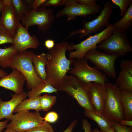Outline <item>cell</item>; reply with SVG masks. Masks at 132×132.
<instances>
[{"label": "cell", "mask_w": 132, "mask_h": 132, "mask_svg": "<svg viewBox=\"0 0 132 132\" xmlns=\"http://www.w3.org/2000/svg\"><path fill=\"white\" fill-rule=\"evenodd\" d=\"M83 129L84 132H91V126L90 123L85 119H83L82 122Z\"/></svg>", "instance_id": "d590c367"}, {"label": "cell", "mask_w": 132, "mask_h": 132, "mask_svg": "<svg viewBox=\"0 0 132 132\" xmlns=\"http://www.w3.org/2000/svg\"><path fill=\"white\" fill-rule=\"evenodd\" d=\"M44 44L46 48L50 50L55 45V41L51 39H47L45 41Z\"/></svg>", "instance_id": "74e56055"}, {"label": "cell", "mask_w": 132, "mask_h": 132, "mask_svg": "<svg viewBox=\"0 0 132 132\" xmlns=\"http://www.w3.org/2000/svg\"><path fill=\"white\" fill-rule=\"evenodd\" d=\"M113 11V6L111 1L104 4L103 9L94 19L89 21H84L81 29L70 32L68 37L79 34L81 38L90 33H96L106 27L109 24V21Z\"/></svg>", "instance_id": "52a82bcc"}, {"label": "cell", "mask_w": 132, "mask_h": 132, "mask_svg": "<svg viewBox=\"0 0 132 132\" xmlns=\"http://www.w3.org/2000/svg\"><path fill=\"white\" fill-rule=\"evenodd\" d=\"M33 0H23L28 7L30 11L32 10V6Z\"/></svg>", "instance_id": "b9f144b4"}, {"label": "cell", "mask_w": 132, "mask_h": 132, "mask_svg": "<svg viewBox=\"0 0 132 132\" xmlns=\"http://www.w3.org/2000/svg\"><path fill=\"white\" fill-rule=\"evenodd\" d=\"M78 3L85 6H90L96 4V0H75Z\"/></svg>", "instance_id": "e575fe53"}, {"label": "cell", "mask_w": 132, "mask_h": 132, "mask_svg": "<svg viewBox=\"0 0 132 132\" xmlns=\"http://www.w3.org/2000/svg\"><path fill=\"white\" fill-rule=\"evenodd\" d=\"M34 54L32 51L18 52L9 67L18 70L23 75L26 79L27 88L31 90L43 80L35 72L33 62Z\"/></svg>", "instance_id": "277c9868"}, {"label": "cell", "mask_w": 132, "mask_h": 132, "mask_svg": "<svg viewBox=\"0 0 132 132\" xmlns=\"http://www.w3.org/2000/svg\"><path fill=\"white\" fill-rule=\"evenodd\" d=\"M42 124L33 128L25 132H54L50 123L44 121Z\"/></svg>", "instance_id": "f546056e"}, {"label": "cell", "mask_w": 132, "mask_h": 132, "mask_svg": "<svg viewBox=\"0 0 132 132\" xmlns=\"http://www.w3.org/2000/svg\"><path fill=\"white\" fill-rule=\"evenodd\" d=\"M11 1L18 19L21 21L30 11L23 0H11Z\"/></svg>", "instance_id": "4316f807"}, {"label": "cell", "mask_w": 132, "mask_h": 132, "mask_svg": "<svg viewBox=\"0 0 132 132\" xmlns=\"http://www.w3.org/2000/svg\"><path fill=\"white\" fill-rule=\"evenodd\" d=\"M101 131L102 132H116L113 127L108 129Z\"/></svg>", "instance_id": "f6af8a7d"}, {"label": "cell", "mask_w": 132, "mask_h": 132, "mask_svg": "<svg viewBox=\"0 0 132 132\" xmlns=\"http://www.w3.org/2000/svg\"><path fill=\"white\" fill-rule=\"evenodd\" d=\"M9 121L7 120L3 121H0V132L2 131L3 129L6 127Z\"/></svg>", "instance_id": "60d3db41"}, {"label": "cell", "mask_w": 132, "mask_h": 132, "mask_svg": "<svg viewBox=\"0 0 132 132\" xmlns=\"http://www.w3.org/2000/svg\"><path fill=\"white\" fill-rule=\"evenodd\" d=\"M91 83H84L74 76L66 75L63 80L59 91H64L74 98L85 110L94 111L90 99Z\"/></svg>", "instance_id": "7a4b0ae2"}, {"label": "cell", "mask_w": 132, "mask_h": 132, "mask_svg": "<svg viewBox=\"0 0 132 132\" xmlns=\"http://www.w3.org/2000/svg\"><path fill=\"white\" fill-rule=\"evenodd\" d=\"M46 0H33L32 6V10H34L41 6Z\"/></svg>", "instance_id": "8d00e7d4"}, {"label": "cell", "mask_w": 132, "mask_h": 132, "mask_svg": "<svg viewBox=\"0 0 132 132\" xmlns=\"http://www.w3.org/2000/svg\"><path fill=\"white\" fill-rule=\"evenodd\" d=\"M90 90L91 101L94 111L102 114L106 95V82L104 84L91 83Z\"/></svg>", "instance_id": "2e32d148"}, {"label": "cell", "mask_w": 132, "mask_h": 132, "mask_svg": "<svg viewBox=\"0 0 132 132\" xmlns=\"http://www.w3.org/2000/svg\"><path fill=\"white\" fill-rule=\"evenodd\" d=\"M1 12V10H0V13Z\"/></svg>", "instance_id": "c3c4849f"}, {"label": "cell", "mask_w": 132, "mask_h": 132, "mask_svg": "<svg viewBox=\"0 0 132 132\" xmlns=\"http://www.w3.org/2000/svg\"><path fill=\"white\" fill-rule=\"evenodd\" d=\"M4 6L1 10L0 24L14 37L16 33L20 20L11 0H3Z\"/></svg>", "instance_id": "5bb4252c"}, {"label": "cell", "mask_w": 132, "mask_h": 132, "mask_svg": "<svg viewBox=\"0 0 132 132\" xmlns=\"http://www.w3.org/2000/svg\"><path fill=\"white\" fill-rule=\"evenodd\" d=\"M18 51L13 44L5 48H0V66L2 68L9 67Z\"/></svg>", "instance_id": "44dd1931"}, {"label": "cell", "mask_w": 132, "mask_h": 132, "mask_svg": "<svg viewBox=\"0 0 132 132\" xmlns=\"http://www.w3.org/2000/svg\"><path fill=\"white\" fill-rule=\"evenodd\" d=\"M119 57L109 53L99 52L97 48H95L86 53L83 58L93 63L95 67L104 72L106 75L115 79L117 76L115 63Z\"/></svg>", "instance_id": "30bf717a"}, {"label": "cell", "mask_w": 132, "mask_h": 132, "mask_svg": "<svg viewBox=\"0 0 132 132\" xmlns=\"http://www.w3.org/2000/svg\"><path fill=\"white\" fill-rule=\"evenodd\" d=\"M114 29L113 24L109 23L104 30L93 35H89L88 38L80 43L69 44L68 51L75 50L70 52L69 58L78 59L83 58L84 55L88 51L97 48L98 44L109 36L113 33Z\"/></svg>", "instance_id": "8992f818"}, {"label": "cell", "mask_w": 132, "mask_h": 132, "mask_svg": "<svg viewBox=\"0 0 132 132\" xmlns=\"http://www.w3.org/2000/svg\"><path fill=\"white\" fill-rule=\"evenodd\" d=\"M106 95L102 114L112 121L124 119L120 89L116 84L106 82Z\"/></svg>", "instance_id": "3957f363"}, {"label": "cell", "mask_w": 132, "mask_h": 132, "mask_svg": "<svg viewBox=\"0 0 132 132\" xmlns=\"http://www.w3.org/2000/svg\"><path fill=\"white\" fill-rule=\"evenodd\" d=\"M77 121V119H75L70 124L68 127L62 132H72L74 127Z\"/></svg>", "instance_id": "f35d334b"}, {"label": "cell", "mask_w": 132, "mask_h": 132, "mask_svg": "<svg viewBox=\"0 0 132 132\" xmlns=\"http://www.w3.org/2000/svg\"><path fill=\"white\" fill-rule=\"evenodd\" d=\"M62 9L58 11L56 16L58 18L66 15L67 21L75 20L77 16L86 17L88 15L98 12L101 7L96 4L90 6H85L77 2L75 0H68L67 2Z\"/></svg>", "instance_id": "7c38bea8"}, {"label": "cell", "mask_w": 132, "mask_h": 132, "mask_svg": "<svg viewBox=\"0 0 132 132\" xmlns=\"http://www.w3.org/2000/svg\"><path fill=\"white\" fill-rule=\"evenodd\" d=\"M69 43L63 41L55 44L47 54L48 57L45 66L47 79L58 91L67 73L70 69V65L74 59H68L66 54L68 51Z\"/></svg>", "instance_id": "6da1fadb"}, {"label": "cell", "mask_w": 132, "mask_h": 132, "mask_svg": "<svg viewBox=\"0 0 132 132\" xmlns=\"http://www.w3.org/2000/svg\"><path fill=\"white\" fill-rule=\"evenodd\" d=\"M84 114L85 116L95 122L101 131L113 127L112 121L102 114L94 111L87 110H85Z\"/></svg>", "instance_id": "d6986e66"}, {"label": "cell", "mask_w": 132, "mask_h": 132, "mask_svg": "<svg viewBox=\"0 0 132 132\" xmlns=\"http://www.w3.org/2000/svg\"><path fill=\"white\" fill-rule=\"evenodd\" d=\"M58 118V114L54 111H51L48 112L43 118L44 121L49 123H52L56 121Z\"/></svg>", "instance_id": "d6a6232c"}, {"label": "cell", "mask_w": 132, "mask_h": 132, "mask_svg": "<svg viewBox=\"0 0 132 132\" xmlns=\"http://www.w3.org/2000/svg\"><path fill=\"white\" fill-rule=\"evenodd\" d=\"M57 99L56 97L46 93L41 96L40 104L41 109L44 111H47L54 105Z\"/></svg>", "instance_id": "484cf974"}, {"label": "cell", "mask_w": 132, "mask_h": 132, "mask_svg": "<svg viewBox=\"0 0 132 132\" xmlns=\"http://www.w3.org/2000/svg\"><path fill=\"white\" fill-rule=\"evenodd\" d=\"M112 3L118 6L121 10V16H122L127 10L128 7H129L132 3V0H111Z\"/></svg>", "instance_id": "f1b7e54d"}, {"label": "cell", "mask_w": 132, "mask_h": 132, "mask_svg": "<svg viewBox=\"0 0 132 132\" xmlns=\"http://www.w3.org/2000/svg\"><path fill=\"white\" fill-rule=\"evenodd\" d=\"M26 81L25 77L19 71L13 69L10 74L0 79V87L19 94L24 91L23 87Z\"/></svg>", "instance_id": "9a60e30c"}, {"label": "cell", "mask_w": 132, "mask_h": 132, "mask_svg": "<svg viewBox=\"0 0 132 132\" xmlns=\"http://www.w3.org/2000/svg\"><path fill=\"white\" fill-rule=\"evenodd\" d=\"M53 11V9L40 6L29 11L21 21L22 25L28 28L37 25L39 30L45 32L49 30L55 19Z\"/></svg>", "instance_id": "ba28073f"}, {"label": "cell", "mask_w": 132, "mask_h": 132, "mask_svg": "<svg viewBox=\"0 0 132 132\" xmlns=\"http://www.w3.org/2000/svg\"><path fill=\"white\" fill-rule=\"evenodd\" d=\"M41 95L38 96L29 98L24 99L20 103L14 110L13 113L17 112L23 110H34L36 112H39L41 110L40 99Z\"/></svg>", "instance_id": "ffe728a7"}, {"label": "cell", "mask_w": 132, "mask_h": 132, "mask_svg": "<svg viewBox=\"0 0 132 132\" xmlns=\"http://www.w3.org/2000/svg\"><path fill=\"white\" fill-rule=\"evenodd\" d=\"M74 66L68 71L71 75L76 77L82 82L86 83L97 82L104 84L106 77L103 72L95 66L92 67L88 64L87 60L84 58L74 60Z\"/></svg>", "instance_id": "9c48e42d"}, {"label": "cell", "mask_w": 132, "mask_h": 132, "mask_svg": "<svg viewBox=\"0 0 132 132\" xmlns=\"http://www.w3.org/2000/svg\"><path fill=\"white\" fill-rule=\"evenodd\" d=\"M91 132H102L100 130H99L97 129H95L92 131Z\"/></svg>", "instance_id": "7dc6e473"}, {"label": "cell", "mask_w": 132, "mask_h": 132, "mask_svg": "<svg viewBox=\"0 0 132 132\" xmlns=\"http://www.w3.org/2000/svg\"><path fill=\"white\" fill-rule=\"evenodd\" d=\"M14 37L1 24L0 25V45L6 43L14 44Z\"/></svg>", "instance_id": "83f0119b"}, {"label": "cell", "mask_w": 132, "mask_h": 132, "mask_svg": "<svg viewBox=\"0 0 132 132\" xmlns=\"http://www.w3.org/2000/svg\"><path fill=\"white\" fill-rule=\"evenodd\" d=\"M119 123L121 125L132 127V120L123 119Z\"/></svg>", "instance_id": "ab89813d"}, {"label": "cell", "mask_w": 132, "mask_h": 132, "mask_svg": "<svg viewBox=\"0 0 132 132\" xmlns=\"http://www.w3.org/2000/svg\"><path fill=\"white\" fill-rule=\"evenodd\" d=\"M124 119L132 120V93L120 90Z\"/></svg>", "instance_id": "cb8c5ba5"}, {"label": "cell", "mask_w": 132, "mask_h": 132, "mask_svg": "<svg viewBox=\"0 0 132 132\" xmlns=\"http://www.w3.org/2000/svg\"><path fill=\"white\" fill-rule=\"evenodd\" d=\"M7 74V73L4 70L0 69V78H1L3 76Z\"/></svg>", "instance_id": "ee69618b"}, {"label": "cell", "mask_w": 132, "mask_h": 132, "mask_svg": "<svg viewBox=\"0 0 132 132\" xmlns=\"http://www.w3.org/2000/svg\"><path fill=\"white\" fill-rule=\"evenodd\" d=\"M10 120L8 126L16 131L23 132L40 125L44 121L39 112H32L29 110L17 112L13 115Z\"/></svg>", "instance_id": "8fae6325"}, {"label": "cell", "mask_w": 132, "mask_h": 132, "mask_svg": "<svg viewBox=\"0 0 132 132\" xmlns=\"http://www.w3.org/2000/svg\"><path fill=\"white\" fill-rule=\"evenodd\" d=\"M97 48L119 57L132 51V46L126 32L115 28L112 34L101 41Z\"/></svg>", "instance_id": "5b68a950"}, {"label": "cell", "mask_w": 132, "mask_h": 132, "mask_svg": "<svg viewBox=\"0 0 132 132\" xmlns=\"http://www.w3.org/2000/svg\"><path fill=\"white\" fill-rule=\"evenodd\" d=\"M6 129L4 131H1L0 132H25L18 131L14 129L13 128L7 126Z\"/></svg>", "instance_id": "7bdbcfd3"}, {"label": "cell", "mask_w": 132, "mask_h": 132, "mask_svg": "<svg viewBox=\"0 0 132 132\" xmlns=\"http://www.w3.org/2000/svg\"><path fill=\"white\" fill-rule=\"evenodd\" d=\"M3 0H0V10H2L4 6Z\"/></svg>", "instance_id": "bcb514c9"}, {"label": "cell", "mask_w": 132, "mask_h": 132, "mask_svg": "<svg viewBox=\"0 0 132 132\" xmlns=\"http://www.w3.org/2000/svg\"><path fill=\"white\" fill-rule=\"evenodd\" d=\"M48 57V54L42 53L37 55L34 54L33 62L35 72L37 75L42 80L47 79L45 66Z\"/></svg>", "instance_id": "ac0fdd59"}, {"label": "cell", "mask_w": 132, "mask_h": 132, "mask_svg": "<svg viewBox=\"0 0 132 132\" xmlns=\"http://www.w3.org/2000/svg\"><path fill=\"white\" fill-rule=\"evenodd\" d=\"M123 16L122 18L113 24L114 28L126 32L132 25V3Z\"/></svg>", "instance_id": "d4e9b609"}, {"label": "cell", "mask_w": 132, "mask_h": 132, "mask_svg": "<svg viewBox=\"0 0 132 132\" xmlns=\"http://www.w3.org/2000/svg\"><path fill=\"white\" fill-rule=\"evenodd\" d=\"M28 29L20 23L14 37L13 44L19 52H23L30 48L36 49L39 45L36 36L34 35L31 36Z\"/></svg>", "instance_id": "4fadbf2b"}, {"label": "cell", "mask_w": 132, "mask_h": 132, "mask_svg": "<svg viewBox=\"0 0 132 132\" xmlns=\"http://www.w3.org/2000/svg\"><path fill=\"white\" fill-rule=\"evenodd\" d=\"M112 122L113 128L116 132H132V127L121 125L117 122Z\"/></svg>", "instance_id": "836d02e7"}, {"label": "cell", "mask_w": 132, "mask_h": 132, "mask_svg": "<svg viewBox=\"0 0 132 132\" xmlns=\"http://www.w3.org/2000/svg\"><path fill=\"white\" fill-rule=\"evenodd\" d=\"M68 0H46L41 6L57 7L65 6Z\"/></svg>", "instance_id": "4dcf8cb0"}, {"label": "cell", "mask_w": 132, "mask_h": 132, "mask_svg": "<svg viewBox=\"0 0 132 132\" xmlns=\"http://www.w3.org/2000/svg\"><path fill=\"white\" fill-rule=\"evenodd\" d=\"M115 84L120 90L132 93V75L128 72L121 69Z\"/></svg>", "instance_id": "603a6c76"}, {"label": "cell", "mask_w": 132, "mask_h": 132, "mask_svg": "<svg viewBox=\"0 0 132 132\" xmlns=\"http://www.w3.org/2000/svg\"><path fill=\"white\" fill-rule=\"evenodd\" d=\"M58 91L47 79L43 80L38 85L29 91L27 96L29 98L36 97L43 93H51L57 92Z\"/></svg>", "instance_id": "7402d4cb"}, {"label": "cell", "mask_w": 132, "mask_h": 132, "mask_svg": "<svg viewBox=\"0 0 132 132\" xmlns=\"http://www.w3.org/2000/svg\"><path fill=\"white\" fill-rule=\"evenodd\" d=\"M121 69L127 72L132 75V60H122L120 64Z\"/></svg>", "instance_id": "1f68e13d"}, {"label": "cell", "mask_w": 132, "mask_h": 132, "mask_svg": "<svg viewBox=\"0 0 132 132\" xmlns=\"http://www.w3.org/2000/svg\"><path fill=\"white\" fill-rule=\"evenodd\" d=\"M27 96L24 91L19 94H12V98L8 101H2L0 97V121L4 118L11 120L15 109Z\"/></svg>", "instance_id": "e0dca14e"}]
</instances>
